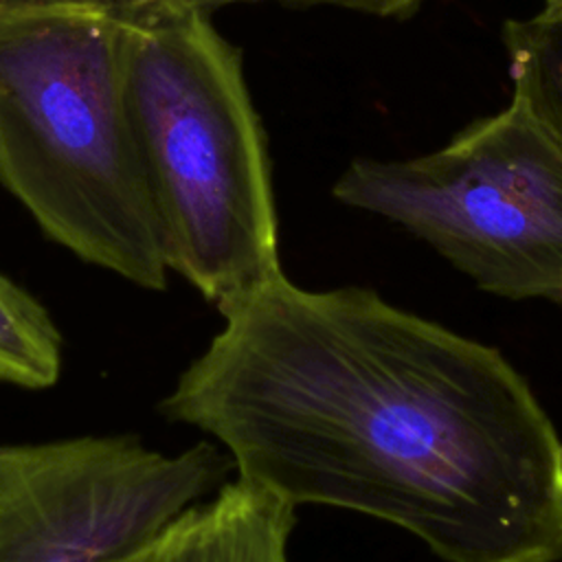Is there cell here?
<instances>
[{"mask_svg": "<svg viewBox=\"0 0 562 562\" xmlns=\"http://www.w3.org/2000/svg\"><path fill=\"white\" fill-rule=\"evenodd\" d=\"M294 522L292 503L237 476L121 562H290Z\"/></svg>", "mask_w": 562, "mask_h": 562, "instance_id": "cell-6", "label": "cell"}, {"mask_svg": "<svg viewBox=\"0 0 562 562\" xmlns=\"http://www.w3.org/2000/svg\"><path fill=\"white\" fill-rule=\"evenodd\" d=\"M61 371V336L46 307L0 272V382L46 389Z\"/></svg>", "mask_w": 562, "mask_h": 562, "instance_id": "cell-8", "label": "cell"}, {"mask_svg": "<svg viewBox=\"0 0 562 562\" xmlns=\"http://www.w3.org/2000/svg\"><path fill=\"white\" fill-rule=\"evenodd\" d=\"M125 83L165 259L217 312L281 274L266 134L209 15L125 11Z\"/></svg>", "mask_w": 562, "mask_h": 562, "instance_id": "cell-3", "label": "cell"}, {"mask_svg": "<svg viewBox=\"0 0 562 562\" xmlns=\"http://www.w3.org/2000/svg\"><path fill=\"white\" fill-rule=\"evenodd\" d=\"M220 314L162 411L239 479L395 525L443 562L562 560V437L496 347L283 272Z\"/></svg>", "mask_w": 562, "mask_h": 562, "instance_id": "cell-1", "label": "cell"}, {"mask_svg": "<svg viewBox=\"0 0 562 562\" xmlns=\"http://www.w3.org/2000/svg\"><path fill=\"white\" fill-rule=\"evenodd\" d=\"M233 465L195 443L178 454L130 435L0 448V562H121L202 501Z\"/></svg>", "mask_w": 562, "mask_h": 562, "instance_id": "cell-5", "label": "cell"}, {"mask_svg": "<svg viewBox=\"0 0 562 562\" xmlns=\"http://www.w3.org/2000/svg\"><path fill=\"white\" fill-rule=\"evenodd\" d=\"M0 2H7V0H0Z\"/></svg>", "mask_w": 562, "mask_h": 562, "instance_id": "cell-11", "label": "cell"}, {"mask_svg": "<svg viewBox=\"0 0 562 562\" xmlns=\"http://www.w3.org/2000/svg\"><path fill=\"white\" fill-rule=\"evenodd\" d=\"M116 0L0 2V184L79 259L165 290Z\"/></svg>", "mask_w": 562, "mask_h": 562, "instance_id": "cell-2", "label": "cell"}, {"mask_svg": "<svg viewBox=\"0 0 562 562\" xmlns=\"http://www.w3.org/2000/svg\"><path fill=\"white\" fill-rule=\"evenodd\" d=\"M331 193L406 228L483 292L562 305V147L516 99L430 154L353 160Z\"/></svg>", "mask_w": 562, "mask_h": 562, "instance_id": "cell-4", "label": "cell"}, {"mask_svg": "<svg viewBox=\"0 0 562 562\" xmlns=\"http://www.w3.org/2000/svg\"><path fill=\"white\" fill-rule=\"evenodd\" d=\"M544 7H562V0H544Z\"/></svg>", "mask_w": 562, "mask_h": 562, "instance_id": "cell-10", "label": "cell"}, {"mask_svg": "<svg viewBox=\"0 0 562 562\" xmlns=\"http://www.w3.org/2000/svg\"><path fill=\"white\" fill-rule=\"evenodd\" d=\"M125 11L180 9L211 15L220 7L241 2H283V4H329L375 18H406L419 9L424 0H116Z\"/></svg>", "mask_w": 562, "mask_h": 562, "instance_id": "cell-9", "label": "cell"}, {"mask_svg": "<svg viewBox=\"0 0 562 562\" xmlns=\"http://www.w3.org/2000/svg\"><path fill=\"white\" fill-rule=\"evenodd\" d=\"M516 99L562 147V7L503 26Z\"/></svg>", "mask_w": 562, "mask_h": 562, "instance_id": "cell-7", "label": "cell"}]
</instances>
